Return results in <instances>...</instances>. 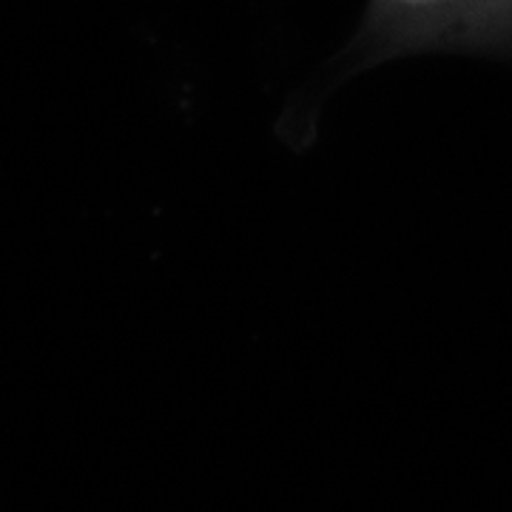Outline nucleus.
<instances>
[{
	"label": "nucleus",
	"mask_w": 512,
	"mask_h": 512,
	"mask_svg": "<svg viewBox=\"0 0 512 512\" xmlns=\"http://www.w3.org/2000/svg\"><path fill=\"white\" fill-rule=\"evenodd\" d=\"M512 35V0H370L356 55L365 63L441 43Z\"/></svg>",
	"instance_id": "nucleus-1"
}]
</instances>
